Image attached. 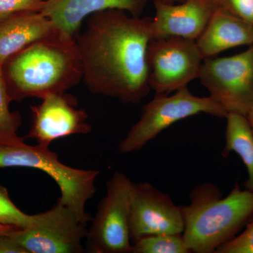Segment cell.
<instances>
[{
	"mask_svg": "<svg viewBox=\"0 0 253 253\" xmlns=\"http://www.w3.org/2000/svg\"><path fill=\"white\" fill-rule=\"evenodd\" d=\"M45 0H0V23L15 15L41 11Z\"/></svg>",
	"mask_w": 253,
	"mask_h": 253,
	"instance_id": "obj_20",
	"label": "cell"
},
{
	"mask_svg": "<svg viewBox=\"0 0 253 253\" xmlns=\"http://www.w3.org/2000/svg\"><path fill=\"white\" fill-rule=\"evenodd\" d=\"M198 79L226 112L247 116L253 109V45L234 56L205 59Z\"/></svg>",
	"mask_w": 253,
	"mask_h": 253,
	"instance_id": "obj_7",
	"label": "cell"
},
{
	"mask_svg": "<svg viewBox=\"0 0 253 253\" xmlns=\"http://www.w3.org/2000/svg\"><path fill=\"white\" fill-rule=\"evenodd\" d=\"M56 31L54 23L41 11L21 13L0 23V65Z\"/></svg>",
	"mask_w": 253,
	"mask_h": 253,
	"instance_id": "obj_15",
	"label": "cell"
},
{
	"mask_svg": "<svg viewBox=\"0 0 253 253\" xmlns=\"http://www.w3.org/2000/svg\"><path fill=\"white\" fill-rule=\"evenodd\" d=\"M196 42L204 59L214 57L225 50L253 45V24L219 6Z\"/></svg>",
	"mask_w": 253,
	"mask_h": 253,
	"instance_id": "obj_14",
	"label": "cell"
},
{
	"mask_svg": "<svg viewBox=\"0 0 253 253\" xmlns=\"http://www.w3.org/2000/svg\"><path fill=\"white\" fill-rule=\"evenodd\" d=\"M184 0H154V1H159V2L166 3V4H176V3L181 2Z\"/></svg>",
	"mask_w": 253,
	"mask_h": 253,
	"instance_id": "obj_25",
	"label": "cell"
},
{
	"mask_svg": "<svg viewBox=\"0 0 253 253\" xmlns=\"http://www.w3.org/2000/svg\"><path fill=\"white\" fill-rule=\"evenodd\" d=\"M17 134L0 135V168H34L46 173L59 186L61 196L57 204L69 208L83 224L91 217L86 212L87 201L96 194L99 171L71 168L59 161L48 146H31Z\"/></svg>",
	"mask_w": 253,
	"mask_h": 253,
	"instance_id": "obj_4",
	"label": "cell"
},
{
	"mask_svg": "<svg viewBox=\"0 0 253 253\" xmlns=\"http://www.w3.org/2000/svg\"><path fill=\"white\" fill-rule=\"evenodd\" d=\"M153 39L179 37L197 40L219 7V0H184L176 4L154 1Z\"/></svg>",
	"mask_w": 253,
	"mask_h": 253,
	"instance_id": "obj_12",
	"label": "cell"
},
{
	"mask_svg": "<svg viewBox=\"0 0 253 253\" xmlns=\"http://www.w3.org/2000/svg\"><path fill=\"white\" fill-rule=\"evenodd\" d=\"M134 182L116 172L106 183V195L86 236V248L94 253H130L129 212Z\"/></svg>",
	"mask_w": 253,
	"mask_h": 253,
	"instance_id": "obj_6",
	"label": "cell"
},
{
	"mask_svg": "<svg viewBox=\"0 0 253 253\" xmlns=\"http://www.w3.org/2000/svg\"><path fill=\"white\" fill-rule=\"evenodd\" d=\"M86 226L69 208L56 203L49 211L37 214L33 225L8 235L27 253H82Z\"/></svg>",
	"mask_w": 253,
	"mask_h": 253,
	"instance_id": "obj_9",
	"label": "cell"
},
{
	"mask_svg": "<svg viewBox=\"0 0 253 253\" xmlns=\"http://www.w3.org/2000/svg\"><path fill=\"white\" fill-rule=\"evenodd\" d=\"M37 214L30 215L18 209L11 201L7 190L0 185V224L23 229L36 222Z\"/></svg>",
	"mask_w": 253,
	"mask_h": 253,
	"instance_id": "obj_18",
	"label": "cell"
},
{
	"mask_svg": "<svg viewBox=\"0 0 253 253\" xmlns=\"http://www.w3.org/2000/svg\"><path fill=\"white\" fill-rule=\"evenodd\" d=\"M219 6L253 24V0H219Z\"/></svg>",
	"mask_w": 253,
	"mask_h": 253,
	"instance_id": "obj_22",
	"label": "cell"
},
{
	"mask_svg": "<svg viewBox=\"0 0 253 253\" xmlns=\"http://www.w3.org/2000/svg\"><path fill=\"white\" fill-rule=\"evenodd\" d=\"M11 102L3 76L2 67L0 65V135L17 134L22 123V118L19 113L10 111L9 104Z\"/></svg>",
	"mask_w": 253,
	"mask_h": 253,
	"instance_id": "obj_19",
	"label": "cell"
},
{
	"mask_svg": "<svg viewBox=\"0 0 253 253\" xmlns=\"http://www.w3.org/2000/svg\"><path fill=\"white\" fill-rule=\"evenodd\" d=\"M182 234L144 236L131 244L130 253H189Z\"/></svg>",
	"mask_w": 253,
	"mask_h": 253,
	"instance_id": "obj_17",
	"label": "cell"
},
{
	"mask_svg": "<svg viewBox=\"0 0 253 253\" xmlns=\"http://www.w3.org/2000/svg\"><path fill=\"white\" fill-rule=\"evenodd\" d=\"M246 117H247L248 120H249L250 124H251L253 129V109L250 111L249 114L246 116Z\"/></svg>",
	"mask_w": 253,
	"mask_h": 253,
	"instance_id": "obj_26",
	"label": "cell"
},
{
	"mask_svg": "<svg viewBox=\"0 0 253 253\" xmlns=\"http://www.w3.org/2000/svg\"><path fill=\"white\" fill-rule=\"evenodd\" d=\"M201 113L219 118L228 114L211 96H195L187 86L172 95L156 94L143 106L140 118L120 141L118 151L123 154L141 151L174 123Z\"/></svg>",
	"mask_w": 253,
	"mask_h": 253,
	"instance_id": "obj_5",
	"label": "cell"
},
{
	"mask_svg": "<svg viewBox=\"0 0 253 253\" xmlns=\"http://www.w3.org/2000/svg\"><path fill=\"white\" fill-rule=\"evenodd\" d=\"M225 146L221 155L226 158L235 153L247 169L248 179L245 189L253 192V129L247 117L239 113H229L225 118Z\"/></svg>",
	"mask_w": 253,
	"mask_h": 253,
	"instance_id": "obj_16",
	"label": "cell"
},
{
	"mask_svg": "<svg viewBox=\"0 0 253 253\" xmlns=\"http://www.w3.org/2000/svg\"><path fill=\"white\" fill-rule=\"evenodd\" d=\"M152 18L109 9L86 18L76 36L83 81L91 93L137 104L149 94L147 50Z\"/></svg>",
	"mask_w": 253,
	"mask_h": 253,
	"instance_id": "obj_1",
	"label": "cell"
},
{
	"mask_svg": "<svg viewBox=\"0 0 253 253\" xmlns=\"http://www.w3.org/2000/svg\"><path fill=\"white\" fill-rule=\"evenodd\" d=\"M41 100V104L31 107L32 123L28 139L49 147L53 141L61 138L90 132L89 115L78 109L77 100L72 95L54 93Z\"/></svg>",
	"mask_w": 253,
	"mask_h": 253,
	"instance_id": "obj_11",
	"label": "cell"
},
{
	"mask_svg": "<svg viewBox=\"0 0 253 253\" xmlns=\"http://www.w3.org/2000/svg\"><path fill=\"white\" fill-rule=\"evenodd\" d=\"M0 253H27L7 234L0 235Z\"/></svg>",
	"mask_w": 253,
	"mask_h": 253,
	"instance_id": "obj_23",
	"label": "cell"
},
{
	"mask_svg": "<svg viewBox=\"0 0 253 253\" xmlns=\"http://www.w3.org/2000/svg\"><path fill=\"white\" fill-rule=\"evenodd\" d=\"M215 253H253V217L241 234L221 246Z\"/></svg>",
	"mask_w": 253,
	"mask_h": 253,
	"instance_id": "obj_21",
	"label": "cell"
},
{
	"mask_svg": "<svg viewBox=\"0 0 253 253\" xmlns=\"http://www.w3.org/2000/svg\"><path fill=\"white\" fill-rule=\"evenodd\" d=\"M204 60L195 40H151L147 50L150 88L156 94H169L186 87L199 78Z\"/></svg>",
	"mask_w": 253,
	"mask_h": 253,
	"instance_id": "obj_8",
	"label": "cell"
},
{
	"mask_svg": "<svg viewBox=\"0 0 253 253\" xmlns=\"http://www.w3.org/2000/svg\"><path fill=\"white\" fill-rule=\"evenodd\" d=\"M1 67L11 101L42 99L65 92L83 81L76 38L59 30L16 53Z\"/></svg>",
	"mask_w": 253,
	"mask_h": 253,
	"instance_id": "obj_2",
	"label": "cell"
},
{
	"mask_svg": "<svg viewBox=\"0 0 253 253\" xmlns=\"http://www.w3.org/2000/svg\"><path fill=\"white\" fill-rule=\"evenodd\" d=\"M17 229H20L14 227V226L1 225V224H0V235L7 234V233L11 232V231L17 230Z\"/></svg>",
	"mask_w": 253,
	"mask_h": 253,
	"instance_id": "obj_24",
	"label": "cell"
},
{
	"mask_svg": "<svg viewBox=\"0 0 253 253\" xmlns=\"http://www.w3.org/2000/svg\"><path fill=\"white\" fill-rule=\"evenodd\" d=\"M131 244L150 235L183 234L182 206H176L169 195L149 182L134 183L129 212Z\"/></svg>",
	"mask_w": 253,
	"mask_h": 253,
	"instance_id": "obj_10",
	"label": "cell"
},
{
	"mask_svg": "<svg viewBox=\"0 0 253 253\" xmlns=\"http://www.w3.org/2000/svg\"><path fill=\"white\" fill-rule=\"evenodd\" d=\"M150 0H45L41 12L58 30L76 38L84 20L91 14L109 9L126 11L140 16Z\"/></svg>",
	"mask_w": 253,
	"mask_h": 253,
	"instance_id": "obj_13",
	"label": "cell"
},
{
	"mask_svg": "<svg viewBox=\"0 0 253 253\" xmlns=\"http://www.w3.org/2000/svg\"><path fill=\"white\" fill-rule=\"evenodd\" d=\"M182 206L183 236L191 253H215L239 234L253 217V192L236 183L228 196L211 183L196 186Z\"/></svg>",
	"mask_w": 253,
	"mask_h": 253,
	"instance_id": "obj_3",
	"label": "cell"
}]
</instances>
